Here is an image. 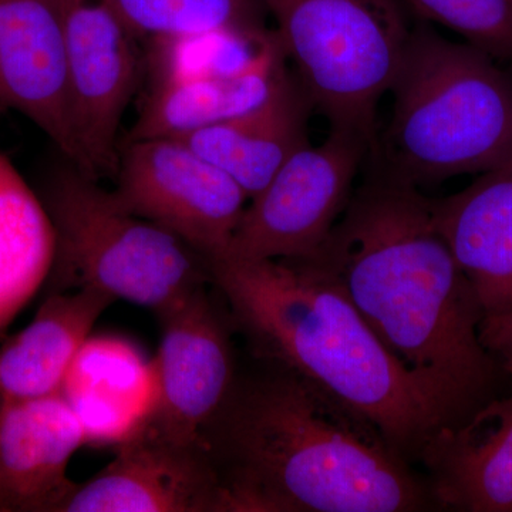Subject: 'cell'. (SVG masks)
Returning a JSON list of instances; mask_svg holds the SVG:
<instances>
[{"label":"cell","instance_id":"cell-1","mask_svg":"<svg viewBox=\"0 0 512 512\" xmlns=\"http://www.w3.org/2000/svg\"><path fill=\"white\" fill-rule=\"evenodd\" d=\"M369 175L312 262L338 282L387 350L460 427L497 399L504 366L484 311L434 224L431 198L369 153Z\"/></svg>","mask_w":512,"mask_h":512},{"label":"cell","instance_id":"cell-2","mask_svg":"<svg viewBox=\"0 0 512 512\" xmlns=\"http://www.w3.org/2000/svg\"><path fill=\"white\" fill-rule=\"evenodd\" d=\"M231 512H413L426 478L365 420L276 366L235 377L202 430Z\"/></svg>","mask_w":512,"mask_h":512},{"label":"cell","instance_id":"cell-3","mask_svg":"<svg viewBox=\"0 0 512 512\" xmlns=\"http://www.w3.org/2000/svg\"><path fill=\"white\" fill-rule=\"evenodd\" d=\"M255 352L308 380L369 423L404 460L448 423L439 404L387 350L335 279L305 259L207 262Z\"/></svg>","mask_w":512,"mask_h":512},{"label":"cell","instance_id":"cell-4","mask_svg":"<svg viewBox=\"0 0 512 512\" xmlns=\"http://www.w3.org/2000/svg\"><path fill=\"white\" fill-rule=\"evenodd\" d=\"M390 92L393 113L373 154L416 187L512 161V82L477 47L412 28Z\"/></svg>","mask_w":512,"mask_h":512},{"label":"cell","instance_id":"cell-5","mask_svg":"<svg viewBox=\"0 0 512 512\" xmlns=\"http://www.w3.org/2000/svg\"><path fill=\"white\" fill-rule=\"evenodd\" d=\"M62 158L39 194L55 231L50 293L92 288L160 313L210 279L194 249Z\"/></svg>","mask_w":512,"mask_h":512},{"label":"cell","instance_id":"cell-6","mask_svg":"<svg viewBox=\"0 0 512 512\" xmlns=\"http://www.w3.org/2000/svg\"><path fill=\"white\" fill-rule=\"evenodd\" d=\"M313 109L330 127L376 144V110L390 92L412 28L402 0H261Z\"/></svg>","mask_w":512,"mask_h":512},{"label":"cell","instance_id":"cell-7","mask_svg":"<svg viewBox=\"0 0 512 512\" xmlns=\"http://www.w3.org/2000/svg\"><path fill=\"white\" fill-rule=\"evenodd\" d=\"M352 128L330 127L320 146L302 147L245 208L222 255L242 259H305L342 217L353 180L375 147Z\"/></svg>","mask_w":512,"mask_h":512},{"label":"cell","instance_id":"cell-8","mask_svg":"<svg viewBox=\"0 0 512 512\" xmlns=\"http://www.w3.org/2000/svg\"><path fill=\"white\" fill-rule=\"evenodd\" d=\"M116 174L113 192L128 212L207 262L227 251L249 200L234 178L178 138L130 140Z\"/></svg>","mask_w":512,"mask_h":512},{"label":"cell","instance_id":"cell-9","mask_svg":"<svg viewBox=\"0 0 512 512\" xmlns=\"http://www.w3.org/2000/svg\"><path fill=\"white\" fill-rule=\"evenodd\" d=\"M79 167L116 174L117 134L143 73L138 40L113 0H57Z\"/></svg>","mask_w":512,"mask_h":512},{"label":"cell","instance_id":"cell-10","mask_svg":"<svg viewBox=\"0 0 512 512\" xmlns=\"http://www.w3.org/2000/svg\"><path fill=\"white\" fill-rule=\"evenodd\" d=\"M62 512H231L204 441L165 436L144 424L116 457L79 485Z\"/></svg>","mask_w":512,"mask_h":512},{"label":"cell","instance_id":"cell-11","mask_svg":"<svg viewBox=\"0 0 512 512\" xmlns=\"http://www.w3.org/2000/svg\"><path fill=\"white\" fill-rule=\"evenodd\" d=\"M158 316L163 323L154 360L158 397L147 423L173 439L200 440L237 377L227 323L204 285Z\"/></svg>","mask_w":512,"mask_h":512},{"label":"cell","instance_id":"cell-12","mask_svg":"<svg viewBox=\"0 0 512 512\" xmlns=\"http://www.w3.org/2000/svg\"><path fill=\"white\" fill-rule=\"evenodd\" d=\"M0 110H13L79 165L57 0H0Z\"/></svg>","mask_w":512,"mask_h":512},{"label":"cell","instance_id":"cell-13","mask_svg":"<svg viewBox=\"0 0 512 512\" xmlns=\"http://www.w3.org/2000/svg\"><path fill=\"white\" fill-rule=\"evenodd\" d=\"M86 444L62 393L0 404V511L62 512L79 484L67 474Z\"/></svg>","mask_w":512,"mask_h":512},{"label":"cell","instance_id":"cell-14","mask_svg":"<svg viewBox=\"0 0 512 512\" xmlns=\"http://www.w3.org/2000/svg\"><path fill=\"white\" fill-rule=\"evenodd\" d=\"M419 461L437 507L512 512V394L485 404L463 426L437 431Z\"/></svg>","mask_w":512,"mask_h":512},{"label":"cell","instance_id":"cell-15","mask_svg":"<svg viewBox=\"0 0 512 512\" xmlns=\"http://www.w3.org/2000/svg\"><path fill=\"white\" fill-rule=\"evenodd\" d=\"M431 212L484 315L512 311V161L431 200Z\"/></svg>","mask_w":512,"mask_h":512},{"label":"cell","instance_id":"cell-16","mask_svg":"<svg viewBox=\"0 0 512 512\" xmlns=\"http://www.w3.org/2000/svg\"><path fill=\"white\" fill-rule=\"evenodd\" d=\"M312 110L296 73L282 69L261 103L178 140L234 178L251 200L296 151L308 146Z\"/></svg>","mask_w":512,"mask_h":512},{"label":"cell","instance_id":"cell-17","mask_svg":"<svg viewBox=\"0 0 512 512\" xmlns=\"http://www.w3.org/2000/svg\"><path fill=\"white\" fill-rule=\"evenodd\" d=\"M60 393L82 421L86 443L119 446L156 409V366L126 340L89 338Z\"/></svg>","mask_w":512,"mask_h":512},{"label":"cell","instance_id":"cell-18","mask_svg":"<svg viewBox=\"0 0 512 512\" xmlns=\"http://www.w3.org/2000/svg\"><path fill=\"white\" fill-rule=\"evenodd\" d=\"M113 301L92 288L49 293L35 319L0 348L2 399L60 393L74 359Z\"/></svg>","mask_w":512,"mask_h":512},{"label":"cell","instance_id":"cell-19","mask_svg":"<svg viewBox=\"0 0 512 512\" xmlns=\"http://www.w3.org/2000/svg\"><path fill=\"white\" fill-rule=\"evenodd\" d=\"M284 55L237 73L156 80L130 140L183 138L252 109L274 87Z\"/></svg>","mask_w":512,"mask_h":512},{"label":"cell","instance_id":"cell-20","mask_svg":"<svg viewBox=\"0 0 512 512\" xmlns=\"http://www.w3.org/2000/svg\"><path fill=\"white\" fill-rule=\"evenodd\" d=\"M55 245L42 198L0 153V333L49 278Z\"/></svg>","mask_w":512,"mask_h":512},{"label":"cell","instance_id":"cell-21","mask_svg":"<svg viewBox=\"0 0 512 512\" xmlns=\"http://www.w3.org/2000/svg\"><path fill=\"white\" fill-rule=\"evenodd\" d=\"M127 25L148 42L265 30L261 0H113Z\"/></svg>","mask_w":512,"mask_h":512},{"label":"cell","instance_id":"cell-22","mask_svg":"<svg viewBox=\"0 0 512 512\" xmlns=\"http://www.w3.org/2000/svg\"><path fill=\"white\" fill-rule=\"evenodd\" d=\"M424 22L453 30L493 59L512 62V8L508 0H406Z\"/></svg>","mask_w":512,"mask_h":512},{"label":"cell","instance_id":"cell-23","mask_svg":"<svg viewBox=\"0 0 512 512\" xmlns=\"http://www.w3.org/2000/svg\"><path fill=\"white\" fill-rule=\"evenodd\" d=\"M480 338L485 348L500 360L505 372L512 373V311L484 316Z\"/></svg>","mask_w":512,"mask_h":512},{"label":"cell","instance_id":"cell-24","mask_svg":"<svg viewBox=\"0 0 512 512\" xmlns=\"http://www.w3.org/2000/svg\"><path fill=\"white\" fill-rule=\"evenodd\" d=\"M508 2H510L511 8H512V0H508Z\"/></svg>","mask_w":512,"mask_h":512},{"label":"cell","instance_id":"cell-25","mask_svg":"<svg viewBox=\"0 0 512 512\" xmlns=\"http://www.w3.org/2000/svg\"><path fill=\"white\" fill-rule=\"evenodd\" d=\"M2 400H3V399H2V396H0V404H2Z\"/></svg>","mask_w":512,"mask_h":512}]
</instances>
